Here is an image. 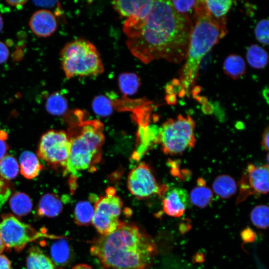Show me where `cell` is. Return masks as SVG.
<instances>
[{
    "mask_svg": "<svg viewBox=\"0 0 269 269\" xmlns=\"http://www.w3.org/2000/svg\"><path fill=\"white\" fill-rule=\"evenodd\" d=\"M193 24L178 12L170 1L148 0L123 30L131 53L144 63L164 59L179 64L186 58Z\"/></svg>",
    "mask_w": 269,
    "mask_h": 269,
    "instance_id": "6da1fadb",
    "label": "cell"
},
{
    "mask_svg": "<svg viewBox=\"0 0 269 269\" xmlns=\"http://www.w3.org/2000/svg\"><path fill=\"white\" fill-rule=\"evenodd\" d=\"M90 253L107 269H148L157 255V247L136 225L123 222L111 234L94 240Z\"/></svg>",
    "mask_w": 269,
    "mask_h": 269,
    "instance_id": "7a4b0ae2",
    "label": "cell"
},
{
    "mask_svg": "<svg viewBox=\"0 0 269 269\" xmlns=\"http://www.w3.org/2000/svg\"><path fill=\"white\" fill-rule=\"evenodd\" d=\"M195 24L191 34L186 62L180 72V82L184 95H189L194 85L200 62L227 32L226 19L210 15L205 0H197L194 6Z\"/></svg>",
    "mask_w": 269,
    "mask_h": 269,
    "instance_id": "3957f363",
    "label": "cell"
},
{
    "mask_svg": "<svg viewBox=\"0 0 269 269\" xmlns=\"http://www.w3.org/2000/svg\"><path fill=\"white\" fill-rule=\"evenodd\" d=\"M67 134L71 148L66 172L77 175L80 171L93 168L102 155L105 140L102 124L96 120L76 121Z\"/></svg>",
    "mask_w": 269,
    "mask_h": 269,
    "instance_id": "277c9868",
    "label": "cell"
},
{
    "mask_svg": "<svg viewBox=\"0 0 269 269\" xmlns=\"http://www.w3.org/2000/svg\"><path fill=\"white\" fill-rule=\"evenodd\" d=\"M66 77L97 76L104 66L96 47L88 40L78 39L67 43L60 52Z\"/></svg>",
    "mask_w": 269,
    "mask_h": 269,
    "instance_id": "5b68a950",
    "label": "cell"
},
{
    "mask_svg": "<svg viewBox=\"0 0 269 269\" xmlns=\"http://www.w3.org/2000/svg\"><path fill=\"white\" fill-rule=\"evenodd\" d=\"M195 123L189 116L178 115L169 119L159 128V143L168 154H180L195 144Z\"/></svg>",
    "mask_w": 269,
    "mask_h": 269,
    "instance_id": "8992f818",
    "label": "cell"
},
{
    "mask_svg": "<svg viewBox=\"0 0 269 269\" xmlns=\"http://www.w3.org/2000/svg\"><path fill=\"white\" fill-rule=\"evenodd\" d=\"M0 222V236L5 247L16 252L22 251L28 243L41 237L53 238L35 230L31 225L21 222L11 214H4Z\"/></svg>",
    "mask_w": 269,
    "mask_h": 269,
    "instance_id": "52a82bcc",
    "label": "cell"
},
{
    "mask_svg": "<svg viewBox=\"0 0 269 269\" xmlns=\"http://www.w3.org/2000/svg\"><path fill=\"white\" fill-rule=\"evenodd\" d=\"M122 206V201L112 188L97 199L92 223L98 233L102 235L110 234L123 223L120 220Z\"/></svg>",
    "mask_w": 269,
    "mask_h": 269,
    "instance_id": "ba28073f",
    "label": "cell"
},
{
    "mask_svg": "<svg viewBox=\"0 0 269 269\" xmlns=\"http://www.w3.org/2000/svg\"><path fill=\"white\" fill-rule=\"evenodd\" d=\"M70 148L71 142L65 132L50 130L41 137L37 153L48 165L65 168Z\"/></svg>",
    "mask_w": 269,
    "mask_h": 269,
    "instance_id": "9c48e42d",
    "label": "cell"
},
{
    "mask_svg": "<svg viewBox=\"0 0 269 269\" xmlns=\"http://www.w3.org/2000/svg\"><path fill=\"white\" fill-rule=\"evenodd\" d=\"M128 187L131 193L139 199H145L154 194L162 196L168 187L156 181L148 165L139 164L130 173Z\"/></svg>",
    "mask_w": 269,
    "mask_h": 269,
    "instance_id": "30bf717a",
    "label": "cell"
},
{
    "mask_svg": "<svg viewBox=\"0 0 269 269\" xmlns=\"http://www.w3.org/2000/svg\"><path fill=\"white\" fill-rule=\"evenodd\" d=\"M269 165L256 166L250 164L242 176L238 202H241L248 196L255 194H266L269 191Z\"/></svg>",
    "mask_w": 269,
    "mask_h": 269,
    "instance_id": "8fae6325",
    "label": "cell"
},
{
    "mask_svg": "<svg viewBox=\"0 0 269 269\" xmlns=\"http://www.w3.org/2000/svg\"><path fill=\"white\" fill-rule=\"evenodd\" d=\"M162 203L164 212L174 217L181 216L191 203L186 190L178 187L174 188L168 191Z\"/></svg>",
    "mask_w": 269,
    "mask_h": 269,
    "instance_id": "7c38bea8",
    "label": "cell"
},
{
    "mask_svg": "<svg viewBox=\"0 0 269 269\" xmlns=\"http://www.w3.org/2000/svg\"><path fill=\"white\" fill-rule=\"evenodd\" d=\"M29 25L35 35L39 37H46L56 31L57 21L55 16L51 11L46 9H40L32 15Z\"/></svg>",
    "mask_w": 269,
    "mask_h": 269,
    "instance_id": "4fadbf2b",
    "label": "cell"
},
{
    "mask_svg": "<svg viewBox=\"0 0 269 269\" xmlns=\"http://www.w3.org/2000/svg\"><path fill=\"white\" fill-rule=\"evenodd\" d=\"M63 203L57 195L46 193L40 198L37 209V215L40 217H55L60 214Z\"/></svg>",
    "mask_w": 269,
    "mask_h": 269,
    "instance_id": "5bb4252c",
    "label": "cell"
},
{
    "mask_svg": "<svg viewBox=\"0 0 269 269\" xmlns=\"http://www.w3.org/2000/svg\"><path fill=\"white\" fill-rule=\"evenodd\" d=\"M20 171L26 178L36 177L43 168L36 155L31 151H24L19 157Z\"/></svg>",
    "mask_w": 269,
    "mask_h": 269,
    "instance_id": "9a60e30c",
    "label": "cell"
},
{
    "mask_svg": "<svg viewBox=\"0 0 269 269\" xmlns=\"http://www.w3.org/2000/svg\"><path fill=\"white\" fill-rule=\"evenodd\" d=\"M190 203L200 208H205L212 201L213 194L208 188L205 180L199 178L197 180V185L190 192L189 195Z\"/></svg>",
    "mask_w": 269,
    "mask_h": 269,
    "instance_id": "2e32d148",
    "label": "cell"
},
{
    "mask_svg": "<svg viewBox=\"0 0 269 269\" xmlns=\"http://www.w3.org/2000/svg\"><path fill=\"white\" fill-rule=\"evenodd\" d=\"M27 269H55L52 261L38 247H32L26 259Z\"/></svg>",
    "mask_w": 269,
    "mask_h": 269,
    "instance_id": "e0dca14e",
    "label": "cell"
},
{
    "mask_svg": "<svg viewBox=\"0 0 269 269\" xmlns=\"http://www.w3.org/2000/svg\"><path fill=\"white\" fill-rule=\"evenodd\" d=\"M212 188L214 193L223 199H228L234 195L237 190L235 179L228 175H220L213 181Z\"/></svg>",
    "mask_w": 269,
    "mask_h": 269,
    "instance_id": "ac0fdd59",
    "label": "cell"
},
{
    "mask_svg": "<svg viewBox=\"0 0 269 269\" xmlns=\"http://www.w3.org/2000/svg\"><path fill=\"white\" fill-rule=\"evenodd\" d=\"M9 206L12 212L18 217L27 215L32 208V202L26 194L18 192L10 198Z\"/></svg>",
    "mask_w": 269,
    "mask_h": 269,
    "instance_id": "d6986e66",
    "label": "cell"
},
{
    "mask_svg": "<svg viewBox=\"0 0 269 269\" xmlns=\"http://www.w3.org/2000/svg\"><path fill=\"white\" fill-rule=\"evenodd\" d=\"M223 69L228 76L233 79H237L245 73L246 64L243 58L240 56L231 54L225 59Z\"/></svg>",
    "mask_w": 269,
    "mask_h": 269,
    "instance_id": "ffe728a7",
    "label": "cell"
},
{
    "mask_svg": "<svg viewBox=\"0 0 269 269\" xmlns=\"http://www.w3.org/2000/svg\"><path fill=\"white\" fill-rule=\"evenodd\" d=\"M148 0H115L112 2L114 9L122 16L128 18L136 15Z\"/></svg>",
    "mask_w": 269,
    "mask_h": 269,
    "instance_id": "44dd1931",
    "label": "cell"
},
{
    "mask_svg": "<svg viewBox=\"0 0 269 269\" xmlns=\"http://www.w3.org/2000/svg\"><path fill=\"white\" fill-rule=\"evenodd\" d=\"M94 207L87 201L78 202L74 210V220L79 226H87L92 223Z\"/></svg>",
    "mask_w": 269,
    "mask_h": 269,
    "instance_id": "7402d4cb",
    "label": "cell"
},
{
    "mask_svg": "<svg viewBox=\"0 0 269 269\" xmlns=\"http://www.w3.org/2000/svg\"><path fill=\"white\" fill-rule=\"evenodd\" d=\"M45 108L46 111L52 115H62L66 112L68 108L67 99L61 93L53 92L47 98Z\"/></svg>",
    "mask_w": 269,
    "mask_h": 269,
    "instance_id": "603a6c76",
    "label": "cell"
},
{
    "mask_svg": "<svg viewBox=\"0 0 269 269\" xmlns=\"http://www.w3.org/2000/svg\"><path fill=\"white\" fill-rule=\"evenodd\" d=\"M50 254L53 262L57 265L66 264L70 258V249L67 242L61 239L54 243L50 248Z\"/></svg>",
    "mask_w": 269,
    "mask_h": 269,
    "instance_id": "cb8c5ba5",
    "label": "cell"
},
{
    "mask_svg": "<svg viewBox=\"0 0 269 269\" xmlns=\"http://www.w3.org/2000/svg\"><path fill=\"white\" fill-rule=\"evenodd\" d=\"M247 59L251 67L256 69L264 68L268 64V54L261 46L253 44L248 49Z\"/></svg>",
    "mask_w": 269,
    "mask_h": 269,
    "instance_id": "d4e9b609",
    "label": "cell"
},
{
    "mask_svg": "<svg viewBox=\"0 0 269 269\" xmlns=\"http://www.w3.org/2000/svg\"><path fill=\"white\" fill-rule=\"evenodd\" d=\"M119 86L121 92L125 96L135 94L140 85V81L134 73H123L119 77Z\"/></svg>",
    "mask_w": 269,
    "mask_h": 269,
    "instance_id": "484cf974",
    "label": "cell"
},
{
    "mask_svg": "<svg viewBox=\"0 0 269 269\" xmlns=\"http://www.w3.org/2000/svg\"><path fill=\"white\" fill-rule=\"evenodd\" d=\"M18 171V162L12 156L7 155L0 160V175L3 178L12 179L17 175Z\"/></svg>",
    "mask_w": 269,
    "mask_h": 269,
    "instance_id": "4316f807",
    "label": "cell"
},
{
    "mask_svg": "<svg viewBox=\"0 0 269 269\" xmlns=\"http://www.w3.org/2000/svg\"><path fill=\"white\" fill-rule=\"evenodd\" d=\"M269 216V207L266 205L256 206L250 213V219L253 224L261 229H266L268 228Z\"/></svg>",
    "mask_w": 269,
    "mask_h": 269,
    "instance_id": "83f0119b",
    "label": "cell"
},
{
    "mask_svg": "<svg viewBox=\"0 0 269 269\" xmlns=\"http://www.w3.org/2000/svg\"><path fill=\"white\" fill-rule=\"evenodd\" d=\"M207 9L211 16L217 18H225L230 10L233 1L231 0H205Z\"/></svg>",
    "mask_w": 269,
    "mask_h": 269,
    "instance_id": "f1b7e54d",
    "label": "cell"
},
{
    "mask_svg": "<svg viewBox=\"0 0 269 269\" xmlns=\"http://www.w3.org/2000/svg\"><path fill=\"white\" fill-rule=\"evenodd\" d=\"M92 108L94 112L101 117L108 116L113 110L111 101L104 95L95 97L92 102Z\"/></svg>",
    "mask_w": 269,
    "mask_h": 269,
    "instance_id": "f546056e",
    "label": "cell"
},
{
    "mask_svg": "<svg viewBox=\"0 0 269 269\" xmlns=\"http://www.w3.org/2000/svg\"><path fill=\"white\" fill-rule=\"evenodd\" d=\"M257 39L265 45L269 44V20L267 19L261 20L257 24L255 29Z\"/></svg>",
    "mask_w": 269,
    "mask_h": 269,
    "instance_id": "4dcf8cb0",
    "label": "cell"
},
{
    "mask_svg": "<svg viewBox=\"0 0 269 269\" xmlns=\"http://www.w3.org/2000/svg\"><path fill=\"white\" fill-rule=\"evenodd\" d=\"M170 1L176 11L182 14H187V12L194 7L196 0H171Z\"/></svg>",
    "mask_w": 269,
    "mask_h": 269,
    "instance_id": "1f68e13d",
    "label": "cell"
},
{
    "mask_svg": "<svg viewBox=\"0 0 269 269\" xmlns=\"http://www.w3.org/2000/svg\"><path fill=\"white\" fill-rule=\"evenodd\" d=\"M9 51L4 43L0 41V64L4 63L8 59Z\"/></svg>",
    "mask_w": 269,
    "mask_h": 269,
    "instance_id": "d6a6232c",
    "label": "cell"
},
{
    "mask_svg": "<svg viewBox=\"0 0 269 269\" xmlns=\"http://www.w3.org/2000/svg\"><path fill=\"white\" fill-rule=\"evenodd\" d=\"M242 237L245 241L253 242L255 239L254 232L250 228L245 229L241 233Z\"/></svg>",
    "mask_w": 269,
    "mask_h": 269,
    "instance_id": "836d02e7",
    "label": "cell"
},
{
    "mask_svg": "<svg viewBox=\"0 0 269 269\" xmlns=\"http://www.w3.org/2000/svg\"><path fill=\"white\" fill-rule=\"evenodd\" d=\"M0 269H11V263L4 255H0Z\"/></svg>",
    "mask_w": 269,
    "mask_h": 269,
    "instance_id": "e575fe53",
    "label": "cell"
},
{
    "mask_svg": "<svg viewBox=\"0 0 269 269\" xmlns=\"http://www.w3.org/2000/svg\"><path fill=\"white\" fill-rule=\"evenodd\" d=\"M269 128L265 129L263 134L262 144L263 147L267 151L269 150Z\"/></svg>",
    "mask_w": 269,
    "mask_h": 269,
    "instance_id": "d590c367",
    "label": "cell"
},
{
    "mask_svg": "<svg viewBox=\"0 0 269 269\" xmlns=\"http://www.w3.org/2000/svg\"><path fill=\"white\" fill-rule=\"evenodd\" d=\"M8 148V145L4 140L0 139V160L5 156Z\"/></svg>",
    "mask_w": 269,
    "mask_h": 269,
    "instance_id": "8d00e7d4",
    "label": "cell"
},
{
    "mask_svg": "<svg viewBox=\"0 0 269 269\" xmlns=\"http://www.w3.org/2000/svg\"><path fill=\"white\" fill-rule=\"evenodd\" d=\"M33 2L39 6H53L58 2L57 1H35Z\"/></svg>",
    "mask_w": 269,
    "mask_h": 269,
    "instance_id": "74e56055",
    "label": "cell"
},
{
    "mask_svg": "<svg viewBox=\"0 0 269 269\" xmlns=\"http://www.w3.org/2000/svg\"><path fill=\"white\" fill-rule=\"evenodd\" d=\"M27 0H6V2L9 5L15 6L19 7L24 5L27 2Z\"/></svg>",
    "mask_w": 269,
    "mask_h": 269,
    "instance_id": "f35d334b",
    "label": "cell"
},
{
    "mask_svg": "<svg viewBox=\"0 0 269 269\" xmlns=\"http://www.w3.org/2000/svg\"><path fill=\"white\" fill-rule=\"evenodd\" d=\"M72 269H93V268L87 264H79L73 267Z\"/></svg>",
    "mask_w": 269,
    "mask_h": 269,
    "instance_id": "ab89813d",
    "label": "cell"
},
{
    "mask_svg": "<svg viewBox=\"0 0 269 269\" xmlns=\"http://www.w3.org/2000/svg\"><path fill=\"white\" fill-rule=\"evenodd\" d=\"M5 248L4 243L0 236V255L1 254Z\"/></svg>",
    "mask_w": 269,
    "mask_h": 269,
    "instance_id": "60d3db41",
    "label": "cell"
},
{
    "mask_svg": "<svg viewBox=\"0 0 269 269\" xmlns=\"http://www.w3.org/2000/svg\"><path fill=\"white\" fill-rule=\"evenodd\" d=\"M6 137H7V134L6 132L3 131H0V139L4 140L5 139H6Z\"/></svg>",
    "mask_w": 269,
    "mask_h": 269,
    "instance_id": "b9f144b4",
    "label": "cell"
},
{
    "mask_svg": "<svg viewBox=\"0 0 269 269\" xmlns=\"http://www.w3.org/2000/svg\"><path fill=\"white\" fill-rule=\"evenodd\" d=\"M3 22L2 18L0 14V32L2 31L3 28Z\"/></svg>",
    "mask_w": 269,
    "mask_h": 269,
    "instance_id": "7bdbcfd3",
    "label": "cell"
}]
</instances>
